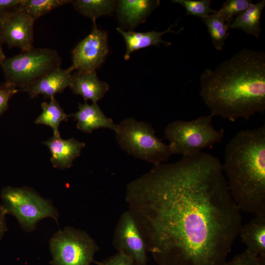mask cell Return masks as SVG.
<instances>
[{"label": "cell", "instance_id": "1", "mask_svg": "<svg viewBox=\"0 0 265 265\" xmlns=\"http://www.w3.org/2000/svg\"><path fill=\"white\" fill-rule=\"evenodd\" d=\"M125 199L159 265H223L242 225L220 161L203 152L154 165Z\"/></svg>", "mask_w": 265, "mask_h": 265}, {"label": "cell", "instance_id": "2", "mask_svg": "<svg viewBox=\"0 0 265 265\" xmlns=\"http://www.w3.org/2000/svg\"><path fill=\"white\" fill-rule=\"evenodd\" d=\"M200 94L213 116L248 121L265 110V53L243 49L200 77Z\"/></svg>", "mask_w": 265, "mask_h": 265}, {"label": "cell", "instance_id": "3", "mask_svg": "<svg viewBox=\"0 0 265 265\" xmlns=\"http://www.w3.org/2000/svg\"><path fill=\"white\" fill-rule=\"evenodd\" d=\"M222 169L240 210L265 214V125L238 132L227 144Z\"/></svg>", "mask_w": 265, "mask_h": 265}, {"label": "cell", "instance_id": "4", "mask_svg": "<svg viewBox=\"0 0 265 265\" xmlns=\"http://www.w3.org/2000/svg\"><path fill=\"white\" fill-rule=\"evenodd\" d=\"M213 117L210 114L194 120H177L169 123L164 129V134L169 142L172 154L192 156L221 142L224 131L214 128L212 123Z\"/></svg>", "mask_w": 265, "mask_h": 265}, {"label": "cell", "instance_id": "5", "mask_svg": "<svg viewBox=\"0 0 265 265\" xmlns=\"http://www.w3.org/2000/svg\"><path fill=\"white\" fill-rule=\"evenodd\" d=\"M116 141L128 154L157 165L167 161L173 155L169 145L157 137L152 126L132 117L117 124Z\"/></svg>", "mask_w": 265, "mask_h": 265}, {"label": "cell", "instance_id": "6", "mask_svg": "<svg viewBox=\"0 0 265 265\" xmlns=\"http://www.w3.org/2000/svg\"><path fill=\"white\" fill-rule=\"evenodd\" d=\"M61 62L55 50L33 47L12 57H6L0 64L5 82L22 91L60 67Z\"/></svg>", "mask_w": 265, "mask_h": 265}, {"label": "cell", "instance_id": "7", "mask_svg": "<svg viewBox=\"0 0 265 265\" xmlns=\"http://www.w3.org/2000/svg\"><path fill=\"white\" fill-rule=\"evenodd\" d=\"M1 197L6 213L14 216L26 230H33L37 222L45 217L57 221V212L49 201L29 188L6 187Z\"/></svg>", "mask_w": 265, "mask_h": 265}, {"label": "cell", "instance_id": "8", "mask_svg": "<svg viewBox=\"0 0 265 265\" xmlns=\"http://www.w3.org/2000/svg\"><path fill=\"white\" fill-rule=\"evenodd\" d=\"M53 265H90L98 246L85 232L66 227L51 238Z\"/></svg>", "mask_w": 265, "mask_h": 265}, {"label": "cell", "instance_id": "9", "mask_svg": "<svg viewBox=\"0 0 265 265\" xmlns=\"http://www.w3.org/2000/svg\"><path fill=\"white\" fill-rule=\"evenodd\" d=\"M113 244L127 256L133 265H147V250L142 233L131 212L128 210L120 216L117 224Z\"/></svg>", "mask_w": 265, "mask_h": 265}, {"label": "cell", "instance_id": "10", "mask_svg": "<svg viewBox=\"0 0 265 265\" xmlns=\"http://www.w3.org/2000/svg\"><path fill=\"white\" fill-rule=\"evenodd\" d=\"M90 33L72 51V66L77 71L95 72L104 62L108 53L107 34L93 23Z\"/></svg>", "mask_w": 265, "mask_h": 265}, {"label": "cell", "instance_id": "11", "mask_svg": "<svg viewBox=\"0 0 265 265\" xmlns=\"http://www.w3.org/2000/svg\"><path fill=\"white\" fill-rule=\"evenodd\" d=\"M34 22L18 9L6 13L0 17V42L22 51L32 48Z\"/></svg>", "mask_w": 265, "mask_h": 265}, {"label": "cell", "instance_id": "12", "mask_svg": "<svg viewBox=\"0 0 265 265\" xmlns=\"http://www.w3.org/2000/svg\"><path fill=\"white\" fill-rule=\"evenodd\" d=\"M74 70L72 65L66 69L58 68L22 91L27 92L31 98L39 95L49 98L54 97L56 94L61 93L66 88L69 87Z\"/></svg>", "mask_w": 265, "mask_h": 265}, {"label": "cell", "instance_id": "13", "mask_svg": "<svg viewBox=\"0 0 265 265\" xmlns=\"http://www.w3.org/2000/svg\"><path fill=\"white\" fill-rule=\"evenodd\" d=\"M44 143L50 151L51 161L53 166L60 169L70 167L85 146L84 142L74 138L64 139L60 135H53Z\"/></svg>", "mask_w": 265, "mask_h": 265}, {"label": "cell", "instance_id": "14", "mask_svg": "<svg viewBox=\"0 0 265 265\" xmlns=\"http://www.w3.org/2000/svg\"><path fill=\"white\" fill-rule=\"evenodd\" d=\"M69 87L72 92L83 97L85 102L97 103L109 90V85L100 80L96 72L77 71L71 76Z\"/></svg>", "mask_w": 265, "mask_h": 265}, {"label": "cell", "instance_id": "15", "mask_svg": "<svg viewBox=\"0 0 265 265\" xmlns=\"http://www.w3.org/2000/svg\"><path fill=\"white\" fill-rule=\"evenodd\" d=\"M71 116L77 121V128L85 133L100 128L109 129L115 132L117 128V124L105 115L97 103L79 104L78 110Z\"/></svg>", "mask_w": 265, "mask_h": 265}, {"label": "cell", "instance_id": "16", "mask_svg": "<svg viewBox=\"0 0 265 265\" xmlns=\"http://www.w3.org/2000/svg\"><path fill=\"white\" fill-rule=\"evenodd\" d=\"M120 22L134 28L160 4L158 0H121L116 2Z\"/></svg>", "mask_w": 265, "mask_h": 265}, {"label": "cell", "instance_id": "17", "mask_svg": "<svg viewBox=\"0 0 265 265\" xmlns=\"http://www.w3.org/2000/svg\"><path fill=\"white\" fill-rule=\"evenodd\" d=\"M238 236L247 250L265 258V214H255L251 220L241 225Z\"/></svg>", "mask_w": 265, "mask_h": 265}, {"label": "cell", "instance_id": "18", "mask_svg": "<svg viewBox=\"0 0 265 265\" xmlns=\"http://www.w3.org/2000/svg\"><path fill=\"white\" fill-rule=\"evenodd\" d=\"M173 26L171 25L167 30L162 32L156 31L146 32H135L125 31L121 27H117V31L122 36L126 45L124 59L126 60H128L132 53L151 46H159L160 43H162L165 46L170 45L171 43L163 41L161 37L163 34L168 32L177 33V31L171 30Z\"/></svg>", "mask_w": 265, "mask_h": 265}, {"label": "cell", "instance_id": "19", "mask_svg": "<svg viewBox=\"0 0 265 265\" xmlns=\"http://www.w3.org/2000/svg\"><path fill=\"white\" fill-rule=\"evenodd\" d=\"M265 7V0H262L255 4L251 2L242 13L235 17L229 28L239 29L246 34L259 37L261 32V17Z\"/></svg>", "mask_w": 265, "mask_h": 265}, {"label": "cell", "instance_id": "20", "mask_svg": "<svg viewBox=\"0 0 265 265\" xmlns=\"http://www.w3.org/2000/svg\"><path fill=\"white\" fill-rule=\"evenodd\" d=\"M50 99L49 103L43 102L41 104L42 112L34 123L49 126L53 131V135H60L59 126L62 122L67 121L69 115L65 113L54 97Z\"/></svg>", "mask_w": 265, "mask_h": 265}, {"label": "cell", "instance_id": "21", "mask_svg": "<svg viewBox=\"0 0 265 265\" xmlns=\"http://www.w3.org/2000/svg\"><path fill=\"white\" fill-rule=\"evenodd\" d=\"M71 3L80 14L90 18L93 23L100 17L109 15L115 10L116 1L112 0H76Z\"/></svg>", "mask_w": 265, "mask_h": 265}, {"label": "cell", "instance_id": "22", "mask_svg": "<svg viewBox=\"0 0 265 265\" xmlns=\"http://www.w3.org/2000/svg\"><path fill=\"white\" fill-rule=\"evenodd\" d=\"M206 25L215 49L221 51L229 36V28L225 20L217 12L202 18Z\"/></svg>", "mask_w": 265, "mask_h": 265}, {"label": "cell", "instance_id": "23", "mask_svg": "<svg viewBox=\"0 0 265 265\" xmlns=\"http://www.w3.org/2000/svg\"><path fill=\"white\" fill-rule=\"evenodd\" d=\"M71 2L69 0H24L18 9L35 21L52 10Z\"/></svg>", "mask_w": 265, "mask_h": 265}, {"label": "cell", "instance_id": "24", "mask_svg": "<svg viewBox=\"0 0 265 265\" xmlns=\"http://www.w3.org/2000/svg\"><path fill=\"white\" fill-rule=\"evenodd\" d=\"M172 1L182 5L186 10V15L203 18L217 11L211 7V0H173Z\"/></svg>", "mask_w": 265, "mask_h": 265}, {"label": "cell", "instance_id": "25", "mask_svg": "<svg viewBox=\"0 0 265 265\" xmlns=\"http://www.w3.org/2000/svg\"><path fill=\"white\" fill-rule=\"evenodd\" d=\"M250 0H227L217 11L226 22L228 26L233 19L244 11L250 5Z\"/></svg>", "mask_w": 265, "mask_h": 265}, {"label": "cell", "instance_id": "26", "mask_svg": "<svg viewBox=\"0 0 265 265\" xmlns=\"http://www.w3.org/2000/svg\"><path fill=\"white\" fill-rule=\"evenodd\" d=\"M223 265H265V258L259 257L246 249Z\"/></svg>", "mask_w": 265, "mask_h": 265}, {"label": "cell", "instance_id": "27", "mask_svg": "<svg viewBox=\"0 0 265 265\" xmlns=\"http://www.w3.org/2000/svg\"><path fill=\"white\" fill-rule=\"evenodd\" d=\"M19 91V89L6 82L0 86V115L7 108L10 99Z\"/></svg>", "mask_w": 265, "mask_h": 265}, {"label": "cell", "instance_id": "28", "mask_svg": "<svg viewBox=\"0 0 265 265\" xmlns=\"http://www.w3.org/2000/svg\"><path fill=\"white\" fill-rule=\"evenodd\" d=\"M95 263L97 265H133L130 258L119 252L102 262H95Z\"/></svg>", "mask_w": 265, "mask_h": 265}, {"label": "cell", "instance_id": "29", "mask_svg": "<svg viewBox=\"0 0 265 265\" xmlns=\"http://www.w3.org/2000/svg\"><path fill=\"white\" fill-rule=\"evenodd\" d=\"M24 0H0V17L10 11L18 9Z\"/></svg>", "mask_w": 265, "mask_h": 265}, {"label": "cell", "instance_id": "30", "mask_svg": "<svg viewBox=\"0 0 265 265\" xmlns=\"http://www.w3.org/2000/svg\"><path fill=\"white\" fill-rule=\"evenodd\" d=\"M6 212L1 205H0V240L7 231L5 221Z\"/></svg>", "mask_w": 265, "mask_h": 265}, {"label": "cell", "instance_id": "31", "mask_svg": "<svg viewBox=\"0 0 265 265\" xmlns=\"http://www.w3.org/2000/svg\"><path fill=\"white\" fill-rule=\"evenodd\" d=\"M6 56H5L4 53L3 52L2 47L1 46L0 42V63L5 58Z\"/></svg>", "mask_w": 265, "mask_h": 265}]
</instances>
